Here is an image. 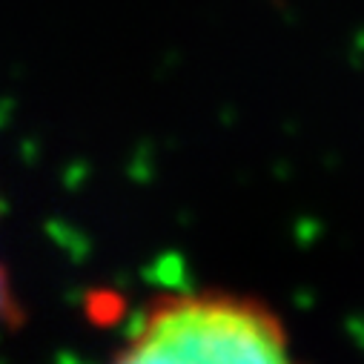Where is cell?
Listing matches in <instances>:
<instances>
[{
	"label": "cell",
	"mask_w": 364,
	"mask_h": 364,
	"mask_svg": "<svg viewBox=\"0 0 364 364\" xmlns=\"http://www.w3.org/2000/svg\"><path fill=\"white\" fill-rule=\"evenodd\" d=\"M9 318H15V307H12V293H9L6 272H4V267H0V327H6Z\"/></svg>",
	"instance_id": "7a4b0ae2"
},
{
	"label": "cell",
	"mask_w": 364,
	"mask_h": 364,
	"mask_svg": "<svg viewBox=\"0 0 364 364\" xmlns=\"http://www.w3.org/2000/svg\"><path fill=\"white\" fill-rule=\"evenodd\" d=\"M287 333L267 304L224 293H169L138 318L118 361L132 364H276Z\"/></svg>",
	"instance_id": "6da1fadb"
}]
</instances>
